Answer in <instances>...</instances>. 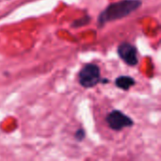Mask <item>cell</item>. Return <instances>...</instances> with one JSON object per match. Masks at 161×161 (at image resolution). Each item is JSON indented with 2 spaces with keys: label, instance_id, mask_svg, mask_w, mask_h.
Listing matches in <instances>:
<instances>
[{
  "label": "cell",
  "instance_id": "1",
  "mask_svg": "<svg viewBox=\"0 0 161 161\" xmlns=\"http://www.w3.org/2000/svg\"><path fill=\"white\" fill-rule=\"evenodd\" d=\"M142 5V0H120L109 4L97 18L98 27H102L108 22H113L127 17Z\"/></svg>",
  "mask_w": 161,
  "mask_h": 161
},
{
  "label": "cell",
  "instance_id": "2",
  "mask_svg": "<svg viewBox=\"0 0 161 161\" xmlns=\"http://www.w3.org/2000/svg\"><path fill=\"white\" fill-rule=\"evenodd\" d=\"M101 73L98 65L94 63L85 64L78 73V82L85 89H91L101 83Z\"/></svg>",
  "mask_w": 161,
  "mask_h": 161
},
{
  "label": "cell",
  "instance_id": "3",
  "mask_svg": "<svg viewBox=\"0 0 161 161\" xmlns=\"http://www.w3.org/2000/svg\"><path fill=\"white\" fill-rule=\"evenodd\" d=\"M106 123L108 126L114 131H121L124 128L132 127L134 125V121L118 109H113L106 116Z\"/></svg>",
  "mask_w": 161,
  "mask_h": 161
},
{
  "label": "cell",
  "instance_id": "4",
  "mask_svg": "<svg viewBox=\"0 0 161 161\" xmlns=\"http://www.w3.org/2000/svg\"><path fill=\"white\" fill-rule=\"evenodd\" d=\"M117 53L120 58L129 66H136L139 63L138 49L127 42H124L118 46Z\"/></svg>",
  "mask_w": 161,
  "mask_h": 161
},
{
  "label": "cell",
  "instance_id": "5",
  "mask_svg": "<svg viewBox=\"0 0 161 161\" xmlns=\"http://www.w3.org/2000/svg\"><path fill=\"white\" fill-rule=\"evenodd\" d=\"M114 83H115V86L118 89L123 90V91H128L130 88H132L136 84V81L132 76L120 75L115 79Z\"/></svg>",
  "mask_w": 161,
  "mask_h": 161
},
{
  "label": "cell",
  "instance_id": "6",
  "mask_svg": "<svg viewBox=\"0 0 161 161\" xmlns=\"http://www.w3.org/2000/svg\"><path fill=\"white\" fill-rule=\"evenodd\" d=\"M90 22H91V17L89 15H85V16H83L81 18H78L75 21H74L72 23L71 26L74 27V28H77V27H81V26L89 25Z\"/></svg>",
  "mask_w": 161,
  "mask_h": 161
},
{
  "label": "cell",
  "instance_id": "7",
  "mask_svg": "<svg viewBox=\"0 0 161 161\" xmlns=\"http://www.w3.org/2000/svg\"><path fill=\"white\" fill-rule=\"evenodd\" d=\"M86 137V132L83 128H79L75 131V139L77 141V142H82Z\"/></svg>",
  "mask_w": 161,
  "mask_h": 161
}]
</instances>
